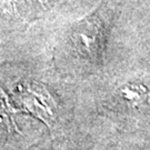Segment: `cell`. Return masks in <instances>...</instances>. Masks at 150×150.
Wrapping results in <instances>:
<instances>
[{
    "label": "cell",
    "instance_id": "cell-1",
    "mask_svg": "<svg viewBox=\"0 0 150 150\" xmlns=\"http://www.w3.org/2000/svg\"><path fill=\"white\" fill-rule=\"evenodd\" d=\"M22 101L25 107L43 122L50 123L56 117L57 105L54 97L46 87L38 83H31L22 92Z\"/></svg>",
    "mask_w": 150,
    "mask_h": 150
},
{
    "label": "cell",
    "instance_id": "cell-2",
    "mask_svg": "<svg viewBox=\"0 0 150 150\" xmlns=\"http://www.w3.org/2000/svg\"><path fill=\"white\" fill-rule=\"evenodd\" d=\"M119 96L130 107H140L149 100L150 91L141 82H127L119 88Z\"/></svg>",
    "mask_w": 150,
    "mask_h": 150
},
{
    "label": "cell",
    "instance_id": "cell-3",
    "mask_svg": "<svg viewBox=\"0 0 150 150\" xmlns=\"http://www.w3.org/2000/svg\"><path fill=\"white\" fill-rule=\"evenodd\" d=\"M75 35L76 42L82 50L88 52L96 50L98 45V30L95 26H82Z\"/></svg>",
    "mask_w": 150,
    "mask_h": 150
},
{
    "label": "cell",
    "instance_id": "cell-4",
    "mask_svg": "<svg viewBox=\"0 0 150 150\" xmlns=\"http://www.w3.org/2000/svg\"><path fill=\"white\" fill-rule=\"evenodd\" d=\"M36 1H39V2H46V1H48V0H36Z\"/></svg>",
    "mask_w": 150,
    "mask_h": 150
}]
</instances>
